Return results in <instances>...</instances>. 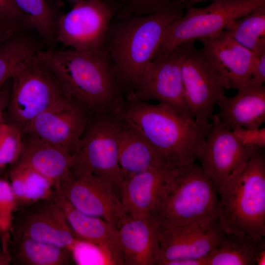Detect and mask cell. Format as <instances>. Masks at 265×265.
<instances>
[{
	"instance_id": "obj_1",
	"label": "cell",
	"mask_w": 265,
	"mask_h": 265,
	"mask_svg": "<svg viewBox=\"0 0 265 265\" xmlns=\"http://www.w3.org/2000/svg\"><path fill=\"white\" fill-rule=\"evenodd\" d=\"M35 55L66 97L82 108L87 116L122 114L125 98L110 57L104 48L86 51L41 49Z\"/></svg>"
},
{
	"instance_id": "obj_2",
	"label": "cell",
	"mask_w": 265,
	"mask_h": 265,
	"mask_svg": "<svg viewBox=\"0 0 265 265\" xmlns=\"http://www.w3.org/2000/svg\"><path fill=\"white\" fill-rule=\"evenodd\" d=\"M183 3L143 15L113 18L103 48L125 98L136 87L169 27L184 14Z\"/></svg>"
},
{
	"instance_id": "obj_3",
	"label": "cell",
	"mask_w": 265,
	"mask_h": 265,
	"mask_svg": "<svg viewBox=\"0 0 265 265\" xmlns=\"http://www.w3.org/2000/svg\"><path fill=\"white\" fill-rule=\"evenodd\" d=\"M125 100L123 118L141 132L167 165L178 167L194 162L212 122L200 124L190 120L163 104Z\"/></svg>"
},
{
	"instance_id": "obj_4",
	"label": "cell",
	"mask_w": 265,
	"mask_h": 265,
	"mask_svg": "<svg viewBox=\"0 0 265 265\" xmlns=\"http://www.w3.org/2000/svg\"><path fill=\"white\" fill-rule=\"evenodd\" d=\"M219 202L215 182L200 164L171 167L151 219L159 230L218 218Z\"/></svg>"
},
{
	"instance_id": "obj_5",
	"label": "cell",
	"mask_w": 265,
	"mask_h": 265,
	"mask_svg": "<svg viewBox=\"0 0 265 265\" xmlns=\"http://www.w3.org/2000/svg\"><path fill=\"white\" fill-rule=\"evenodd\" d=\"M218 220L226 233L265 237V152L257 147L246 165L218 192Z\"/></svg>"
},
{
	"instance_id": "obj_6",
	"label": "cell",
	"mask_w": 265,
	"mask_h": 265,
	"mask_svg": "<svg viewBox=\"0 0 265 265\" xmlns=\"http://www.w3.org/2000/svg\"><path fill=\"white\" fill-rule=\"evenodd\" d=\"M35 54L17 63L10 78V96L6 108L8 122L22 132L37 116L67 97L55 79L38 62Z\"/></svg>"
},
{
	"instance_id": "obj_7",
	"label": "cell",
	"mask_w": 265,
	"mask_h": 265,
	"mask_svg": "<svg viewBox=\"0 0 265 265\" xmlns=\"http://www.w3.org/2000/svg\"><path fill=\"white\" fill-rule=\"evenodd\" d=\"M122 121V115H88L84 131L72 156V168H81L104 178L118 193L124 179L118 159V136Z\"/></svg>"
},
{
	"instance_id": "obj_8",
	"label": "cell",
	"mask_w": 265,
	"mask_h": 265,
	"mask_svg": "<svg viewBox=\"0 0 265 265\" xmlns=\"http://www.w3.org/2000/svg\"><path fill=\"white\" fill-rule=\"evenodd\" d=\"M265 4V0H223L204 7H189L169 27L155 56L185 43L216 34Z\"/></svg>"
},
{
	"instance_id": "obj_9",
	"label": "cell",
	"mask_w": 265,
	"mask_h": 265,
	"mask_svg": "<svg viewBox=\"0 0 265 265\" xmlns=\"http://www.w3.org/2000/svg\"><path fill=\"white\" fill-rule=\"evenodd\" d=\"M193 41L155 55L146 67L135 89L125 99L147 102L155 100L195 121L185 100L182 75L183 58Z\"/></svg>"
},
{
	"instance_id": "obj_10",
	"label": "cell",
	"mask_w": 265,
	"mask_h": 265,
	"mask_svg": "<svg viewBox=\"0 0 265 265\" xmlns=\"http://www.w3.org/2000/svg\"><path fill=\"white\" fill-rule=\"evenodd\" d=\"M119 0H81L57 18L56 40L72 49L103 48L109 26L122 6Z\"/></svg>"
},
{
	"instance_id": "obj_11",
	"label": "cell",
	"mask_w": 265,
	"mask_h": 265,
	"mask_svg": "<svg viewBox=\"0 0 265 265\" xmlns=\"http://www.w3.org/2000/svg\"><path fill=\"white\" fill-rule=\"evenodd\" d=\"M195 43L183 58L182 75L186 103L195 121L201 124L211 120L227 83L204 49L196 48Z\"/></svg>"
},
{
	"instance_id": "obj_12",
	"label": "cell",
	"mask_w": 265,
	"mask_h": 265,
	"mask_svg": "<svg viewBox=\"0 0 265 265\" xmlns=\"http://www.w3.org/2000/svg\"><path fill=\"white\" fill-rule=\"evenodd\" d=\"M57 189L79 211L112 223L117 228L128 217L113 185L89 171L72 168Z\"/></svg>"
},
{
	"instance_id": "obj_13",
	"label": "cell",
	"mask_w": 265,
	"mask_h": 265,
	"mask_svg": "<svg viewBox=\"0 0 265 265\" xmlns=\"http://www.w3.org/2000/svg\"><path fill=\"white\" fill-rule=\"evenodd\" d=\"M212 126L196 155L205 173L215 183L218 193L228 179L242 170L257 146H244L213 114Z\"/></svg>"
},
{
	"instance_id": "obj_14",
	"label": "cell",
	"mask_w": 265,
	"mask_h": 265,
	"mask_svg": "<svg viewBox=\"0 0 265 265\" xmlns=\"http://www.w3.org/2000/svg\"><path fill=\"white\" fill-rule=\"evenodd\" d=\"M225 233L216 218L159 230V265L183 259H205Z\"/></svg>"
},
{
	"instance_id": "obj_15",
	"label": "cell",
	"mask_w": 265,
	"mask_h": 265,
	"mask_svg": "<svg viewBox=\"0 0 265 265\" xmlns=\"http://www.w3.org/2000/svg\"><path fill=\"white\" fill-rule=\"evenodd\" d=\"M10 231L71 251L80 240L52 197L17 208Z\"/></svg>"
},
{
	"instance_id": "obj_16",
	"label": "cell",
	"mask_w": 265,
	"mask_h": 265,
	"mask_svg": "<svg viewBox=\"0 0 265 265\" xmlns=\"http://www.w3.org/2000/svg\"><path fill=\"white\" fill-rule=\"evenodd\" d=\"M87 120L86 112L65 97L34 118L22 133L41 139L72 156Z\"/></svg>"
},
{
	"instance_id": "obj_17",
	"label": "cell",
	"mask_w": 265,
	"mask_h": 265,
	"mask_svg": "<svg viewBox=\"0 0 265 265\" xmlns=\"http://www.w3.org/2000/svg\"><path fill=\"white\" fill-rule=\"evenodd\" d=\"M199 40L226 80L227 89L237 90L250 81L257 55L237 42L226 30Z\"/></svg>"
},
{
	"instance_id": "obj_18",
	"label": "cell",
	"mask_w": 265,
	"mask_h": 265,
	"mask_svg": "<svg viewBox=\"0 0 265 265\" xmlns=\"http://www.w3.org/2000/svg\"><path fill=\"white\" fill-rule=\"evenodd\" d=\"M62 211L76 237L98 246L112 263L124 265L118 228L100 217L86 214L75 208L57 189L52 197Z\"/></svg>"
},
{
	"instance_id": "obj_19",
	"label": "cell",
	"mask_w": 265,
	"mask_h": 265,
	"mask_svg": "<svg viewBox=\"0 0 265 265\" xmlns=\"http://www.w3.org/2000/svg\"><path fill=\"white\" fill-rule=\"evenodd\" d=\"M171 167L168 165L154 167L124 179L118 193L128 215L151 219Z\"/></svg>"
},
{
	"instance_id": "obj_20",
	"label": "cell",
	"mask_w": 265,
	"mask_h": 265,
	"mask_svg": "<svg viewBox=\"0 0 265 265\" xmlns=\"http://www.w3.org/2000/svg\"><path fill=\"white\" fill-rule=\"evenodd\" d=\"M232 97L223 94L216 105L220 120L226 129H258L265 122V86L249 81Z\"/></svg>"
},
{
	"instance_id": "obj_21",
	"label": "cell",
	"mask_w": 265,
	"mask_h": 265,
	"mask_svg": "<svg viewBox=\"0 0 265 265\" xmlns=\"http://www.w3.org/2000/svg\"><path fill=\"white\" fill-rule=\"evenodd\" d=\"M159 231L151 219L128 215L118 228L123 264L159 265Z\"/></svg>"
},
{
	"instance_id": "obj_22",
	"label": "cell",
	"mask_w": 265,
	"mask_h": 265,
	"mask_svg": "<svg viewBox=\"0 0 265 265\" xmlns=\"http://www.w3.org/2000/svg\"><path fill=\"white\" fill-rule=\"evenodd\" d=\"M21 153L15 163L29 168L53 182L57 186L69 175L72 157L38 137L23 134Z\"/></svg>"
},
{
	"instance_id": "obj_23",
	"label": "cell",
	"mask_w": 265,
	"mask_h": 265,
	"mask_svg": "<svg viewBox=\"0 0 265 265\" xmlns=\"http://www.w3.org/2000/svg\"><path fill=\"white\" fill-rule=\"evenodd\" d=\"M118 159L124 179L167 165L162 155L141 132L123 118L118 136Z\"/></svg>"
},
{
	"instance_id": "obj_24",
	"label": "cell",
	"mask_w": 265,
	"mask_h": 265,
	"mask_svg": "<svg viewBox=\"0 0 265 265\" xmlns=\"http://www.w3.org/2000/svg\"><path fill=\"white\" fill-rule=\"evenodd\" d=\"M11 263L16 265H68L70 250L9 231Z\"/></svg>"
},
{
	"instance_id": "obj_25",
	"label": "cell",
	"mask_w": 265,
	"mask_h": 265,
	"mask_svg": "<svg viewBox=\"0 0 265 265\" xmlns=\"http://www.w3.org/2000/svg\"><path fill=\"white\" fill-rule=\"evenodd\" d=\"M264 248L265 237L255 240L244 234L225 233L205 258V265H256L257 256Z\"/></svg>"
},
{
	"instance_id": "obj_26",
	"label": "cell",
	"mask_w": 265,
	"mask_h": 265,
	"mask_svg": "<svg viewBox=\"0 0 265 265\" xmlns=\"http://www.w3.org/2000/svg\"><path fill=\"white\" fill-rule=\"evenodd\" d=\"M8 176L17 208L40 199L51 198L57 189L52 181L17 163L10 166Z\"/></svg>"
},
{
	"instance_id": "obj_27",
	"label": "cell",
	"mask_w": 265,
	"mask_h": 265,
	"mask_svg": "<svg viewBox=\"0 0 265 265\" xmlns=\"http://www.w3.org/2000/svg\"><path fill=\"white\" fill-rule=\"evenodd\" d=\"M225 30L237 42L256 55L265 52V4L234 21Z\"/></svg>"
},
{
	"instance_id": "obj_28",
	"label": "cell",
	"mask_w": 265,
	"mask_h": 265,
	"mask_svg": "<svg viewBox=\"0 0 265 265\" xmlns=\"http://www.w3.org/2000/svg\"><path fill=\"white\" fill-rule=\"evenodd\" d=\"M41 49L35 39L20 30L0 45V91L10 79L15 65Z\"/></svg>"
},
{
	"instance_id": "obj_29",
	"label": "cell",
	"mask_w": 265,
	"mask_h": 265,
	"mask_svg": "<svg viewBox=\"0 0 265 265\" xmlns=\"http://www.w3.org/2000/svg\"><path fill=\"white\" fill-rule=\"evenodd\" d=\"M23 145L22 132L8 122H2L0 125V171L16 162Z\"/></svg>"
},
{
	"instance_id": "obj_30",
	"label": "cell",
	"mask_w": 265,
	"mask_h": 265,
	"mask_svg": "<svg viewBox=\"0 0 265 265\" xmlns=\"http://www.w3.org/2000/svg\"><path fill=\"white\" fill-rule=\"evenodd\" d=\"M123 5L114 18L147 15L183 3L184 0H121Z\"/></svg>"
},
{
	"instance_id": "obj_31",
	"label": "cell",
	"mask_w": 265,
	"mask_h": 265,
	"mask_svg": "<svg viewBox=\"0 0 265 265\" xmlns=\"http://www.w3.org/2000/svg\"><path fill=\"white\" fill-rule=\"evenodd\" d=\"M16 208L15 198L9 182L0 177V233H9Z\"/></svg>"
},
{
	"instance_id": "obj_32",
	"label": "cell",
	"mask_w": 265,
	"mask_h": 265,
	"mask_svg": "<svg viewBox=\"0 0 265 265\" xmlns=\"http://www.w3.org/2000/svg\"><path fill=\"white\" fill-rule=\"evenodd\" d=\"M0 17L19 29L28 27L26 19L14 0H0Z\"/></svg>"
},
{
	"instance_id": "obj_33",
	"label": "cell",
	"mask_w": 265,
	"mask_h": 265,
	"mask_svg": "<svg viewBox=\"0 0 265 265\" xmlns=\"http://www.w3.org/2000/svg\"><path fill=\"white\" fill-rule=\"evenodd\" d=\"M233 134L244 146L265 147V127L258 129H246L239 127L232 131Z\"/></svg>"
},
{
	"instance_id": "obj_34",
	"label": "cell",
	"mask_w": 265,
	"mask_h": 265,
	"mask_svg": "<svg viewBox=\"0 0 265 265\" xmlns=\"http://www.w3.org/2000/svg\"><path fill=\"white\" fill-rule=\"evenodd\" d=\"M249 81L255 84H264L265 81V52L257 55Z\"/></svg>"
},
{
	"instance_id": "obj_35",
	"label": "cell",
	"mask_w": 265,
	"mask_h": 265,
	"mask_svg": "<svg viewBox=\"0 0 265 265\" xmlns=\"http://www.w3.org/2000/svg\"><path fill=\"white\" fill-rule=\"evenodd\" d=\"M11 263L9 233H0V265Z\"/></svg>"
},
{
	"instance_id": "obj_36",
	"label": "cell",
	"mask_w": 265,
	"mask_h": 265,
	"mask_svg": "<svg viewBox=\"0 0 265 265\" xmlns=\"http://www.w3.org/2000/svg\"><path fill=\"white\" fill-rule=\"evenodd\" d=\"M10 92V86L4 85L0 91V125L4 121V113L8 104Z\"/></svg>"
},
{
	"instance_id": "obj_37",
	"label": "cell",
	"mask_w": 265,
	"mask_h": 265,
	"mask_svg": "<svg viewBox=\"0 0 265 265\" xmlns=\"http://www.w3.org/2000/svg\"><path fill=\"white\" fill-rule=\"evenodd\" d=\"M16 31L15 28L10 26H4L0 29V45Z\"/></svg>"
},
{
	"instance_id": "obj_38",
	"label": "cell",
	"mask_w": 265,
	"mask_h": 265,
	"mask_svg": "<svg viewBox=\"0 0 265 265\" xmlns=\"http://www.w3.org/2000/svg\"><path fill=\"white\" fill-rule=\"evenodd\" d=\"M206 0H211L212 1V2H213L223 0H184L183 6L185 10H186L189 7L194 6V5L196 3Z\"/></svg>"
},
{
	"instance_id": "obj_39",
	"label": "cell",
	"mask_w": 265,
	"mask_h": 265,
	"mask_svg": "<svg viewBox=\"0 0 265 265\" xmlns=\"http://www.w3.org/2000/svg\"><path fill=\"white\" fill-rule=\"evenodd\" d=\"M265 265V248L260 251L256 258V265Z\"/></svg>"
},
{
	"instance_id": "obj_40",
	"label": "cell",
	"mask_w": 265,
	"mask_h": 265,
	"mask_svg": "<svg viewBox=\"0 0 265 265\" xmlns=\"http://www.w3.org/2000/svg\"><path fill=\"white\" fill-rule=\"evenodd\" d=\"M6 25H9L6 23L0 17V29Z\"/></svg>"
},
{
	"instance_id": "obj_41",
	"label": "cell",
	"mask_w": 265,
	"mask_h": 265,
	"mask_svg": "<svg viewBox=\"0 0 265 265\" xmlns=\"http://www.w3.org/2000/svg\"><path fill=\"white\" fill-rule=\"evenodd\" d=\"M69 0L71 2H73L74 3V4H75L77 3L78 2H79V1H80L81 0Z\"/></svg>"
}]
</instances>
